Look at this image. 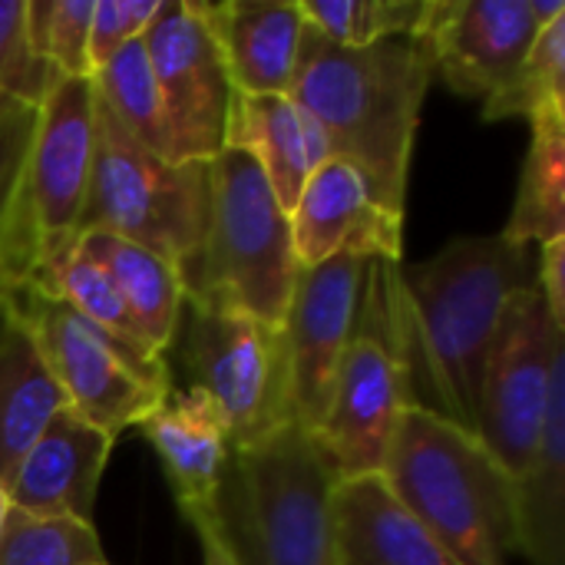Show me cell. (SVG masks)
Returning <instances> with one entry per match:
<instances>
[{
  "instance_id": "cell-1",
  "label": "cell",
  "mask_w": 565,
  "mask_h": 565,
  "mask_svg": "<svg viewBox=\"0 0 565 565\" xmlns=\"http://www.w3.org/2000/svg\"><path fill=\"white\" fill-rule=\"evenodd\" d=\"M536 285L533 248L497 235H463L434 258L401 262L404 324L417 404L477 434L490 348L510 301Z\"/></svg>"
},
{
  "instance_id": "cell-2",
  "label": "cell",
  "mask_w": 565,
  "mask_h": 565,
  "mask_svg": "<svg viewBox=\"0 0 565 565\" xmlns=\"http://www.w3.org/2000/svg\"><path fill=\"white\" fill-rule=\"evenodd\" d=\"M430 83L434 70L420 40L344 50L305 23L288 96L324 129L331 159L351 162L374 202L404 218L411 156Z\"/></svg>"
},
{
  "instance_id": "cell-3",
  "label": "cell",
  "mask_w": 565,
  "mask_h": 565,
  "mask_svg": "<svg viewBox=\"0 0 565 565\" xmlns=\"http://www.w3.org/2000/svg\"><path fill=\"white\" fill-rule=\"evenodd\" d=\"M381 480L460 565H507L516 553V480L447 417L407 407Z\"/></svg>"
},
{
  "instance_id": "cell-4",
  "label": "cell",
  "mask_w": 565,
  "mask_h": 565,
  "mask_svg": "<svg viewBox=\"0 0 565 565\" xmlns=\"http://www.w3.org/2000/svg\"><path fill=\"white\" fill-rule=\"evenodd\" d=\"M338 483L301 424L232 450L215 493V523L235 563L338 565Z\"/></svg>"
},
{
  "instance_id": "cell-5",
  "label": "cell",
  "mask_w": 565,
  "mask_h": 565,
  "mask_svg": "<svg viewBox=\"0 0 565 565\" xmlns=\"http://www.w3.org/2000/svg\"><path fill=\"white\" fill-rule=\"evenodd\" d=\"M179 278L189 308L285 324L298 278L291 218L252 156L222 149L209 162L205 235Z\"/></svg>"
},
{
  "instance_id": "cell-6",
  "label": "cell",
  "mask_w": 565,
  "mask_h": 565,
  "mask_svg": "<svg viewBox=\"0 0 565 565\" xmlns=\"http://www.w3.org/2000/svg\"><path fill=\"white\" fill-rule=\"evenodd\" d=\"M414 404L401 262L371 258L358 328L341 358L328 411L311 437L338 480L381 477L397 420Z\"/></svg>"
},
{
  "instance_id": "cell-7",
  "label": "cell",
  "mask_w": 565,
  "mask_h": 565,
  "mask_svg": "<svg viewBox=\"0 0 565 565\" xmlns=\"http://www.w3.org/2000/svg\"><path fill=\"white\" fill-rule=\"evenodd\" d=\"M209 222V162H169L142 149L96 99L89 189L76 232H113L175 268L199 248Z\"/></svg>"
},
{
  "instance_id": "cell-8",
  "label": "cell",
  "mask_w": 565,
  "mask_h": 565,
  "mask_svg": "<svg viewBox=\"0 0 565 565\" xmlns=\"http://www.w3.org/2000/svg\"><path fill=\"white\" fill-rule=\"evenodd\" d=\"M172 348L192 381L189 387L205 391L222 411L232 450L298 424L291 351L281 324L185 305Z\"/></svg>"
},
{
  "instance_id": "cell-9",
  "label": "cell",
  "mask_w": 565,
  "mask_h": 565,
  "mask_svg": "<svg viewBox=\"0 0 565 565\" xmlns=\"http://www.w3.org/2000/svg\"><path fill=\"white\" fill-rule=\"evenodd\" d=\"M10 308L33 334L53 381L66 397V407L113 440L136 427L169 394L172 384H162L142 371L116 341L63 301L23 285Z\"/></svg>"
},
{
  "instance_id": "cell-10",
  "label": "cell",
  "mask_w": 565,
  "mask_h": 565,
  "mask_svg": "<svg viewBox=\"0 0 565 565\" xmlns=\"http://www.w3.org/2000/svg\"><path fill=\"white\" fill-rule=\"evenodd\" d=\"M563 361L565 331L533 285L510 301L500 321L477 407V437L513 480L536 454L553 374Z\"/></svg>"
},
{
  "instance_id": "cell-11",
  "label": "cell",
  "mask_w": 565,
  "mask_h": 565,
  "mask_svg": "<svg viewBox=\"0 0 565 565\" xmlns=\"http://www.w3.org/2000/svg\"><path fill=\"white\" fill-rule=\"evenodd\" d=\"M159 89L169 162H212L225 149L232 79L189 0H162L142 33Z\"/></svg>"
},
{
  "instance_id": "cell-12",
  "label": "cell",
  "mask_w": 565,
  "mask_h": 565,
  "mask_svg": "<svg viewBox=\"0 0 565 565\" xmlns=\"http://www.w3.org/2000/svg\"><path fill=\"white\" fill-rule=\"evenodd\" d=\"M96 142V93L89 76H53L40 106L20 179V202L36 238V258L79 228Z\"/></svg>"
},
{
  "instance_id": "cell-13",
  "label": "cell",
  "mask_w": 565,
  "mask_h": 565,
  "mask_svg": "<svg viewBox=\"0 0 565 565\" xmlns=\"http://www.w3.org/2000/svg\"><path fill=\"white\" fill-rule=\"evenodd\" d=\"M364 255H334L315 268H298L285 315V338L295 374V417L315 430L328 411L341 358L354 338L364 278Z\"/></svg>"
},
{
  "instance_id": "cell-14",
  "label": "cell",
  "mask_w": 565,
  "mask_h": 565,
  "mask_svg": "<svg viewBox=\"0 0 565 565\" xmlns=\"http://www.w3.org/2000/svg\"><path fill=\"white\" fill-rule=\"evenodd\" d=\"M530 0H427L420 40L434 79L467 99L493 96L540 36Z\"/></svg>"
},
{
  "instance_id": "cell-15",
  "label": "cell",
  "mask_w": 565,
  "mask_h": 565,
  "mask_svg": "<svg viewBox=\"0 0 565 565\" xmlns=\"http://www.w3.org/2000/svg\"><path fill=\"white\" fill-rule=\"evenodd\" d=\"M288 218L298 268L334 255L404 262V218L384 212L364 175L344 159H328L308 175Z\"/></svg>"
},
{
  "instance_id": "cell-16",
  "label": "cell",
  "mask_w": 565,
  "mask_h": 565,
  "mask_svg": "<svg viewBox=\"0 0 565 565\" xmlns=\"http://www.w3.org/2000/svg\"><path fill=\"white\" fill-rule=\"evenodd\" d=\"M212 33L232 89L248 96L288 93L305 36L298 0H189Z\"/></svg>"
},
{
  "instance_id": "cell-17",
  "label": "cell",
  "mask_w": 565,
  "mask_h": 565,
  "mask_svg": "<svg viewBox=\"0 0 565 565\" xmlns=\"http://www.w3.org/2000/svg\"><path fill=\"white\" fill-rule=\"evenodd\" d=\"M136 430L162 460L182 516L195 520L215 513V493L232 454L228 424L215 401L199 387H169Z\"/></svg>"
},
{
  "instance_id": "cell-18",
  "label": "cell",
  "mask_w": 565,
  "mask_h": 565,
  "mask_svg": "<svg viewBox=\"0 0 565 565\" xmlns=\"http://www.w3.org/2000/svg\"><path fill=\"white\" fill-rule=\"evenodd\" d=\"M113 444L109 434L96 430L70 407L60 411L13 473V510L93 523L96 490Z\"/></svg>"
},
{
  "instance_id": "cell-19",
  "label": "cell",
  "mask_w": 565,
  "mask_h": 565,
  "mask_svg": "<svg viewBox=\"0 0 565 565\" xmlns=\"http://www.w3.org/2000/svg\"><path fill=\"white\" fill-rule=\"evenodd\" d=\"M334 523L338 565H460L394 500L381 477L341 480Z\"/></svg>"
},
{
  "instance_id": "cell-20",
  "label": "cell",
  "mask_w": 565,
  "mask_h": 565,
  "mask_svg": "<svg viewBox=\"0 0 565 565\" xmlns=\"http://www.w3.org/2000/svg\"><path fill=\"white\" fill-rule=\"evenodd\" d=\"M26 285L40 295L73 308L83 321H89L96 331H103L109 341H116L142 371H149L162 384H172L166 354L149 348L146 334L139 331L136 318L122 305L113 281L99 271V265L89 255H83V248L73 238L56 245L53 252L40 255Z\"/></svg>"
},
{
  "instance_id": "cell-21",
  "label": "cell",
  "mask_w": 565,
  "mask_h": 565,
  "mask_svg": "<svg viewBox=\"0 0 565 565\" xmlns=\"http://www.w3.org/2000/svg\"><path fill=\"white\" fill-rule=\"evenodd\" d=\"M60 411H66V397L33 334L10 308L0 328V483H7V490L20 460Z\"/></svg>"
},
{
  "instance_id": "cell-22",
  "label": "cell",
  "mask_w": 565,
  "mask_h": 565,
  "mask_svg": "<svg viewBox=\"0 0 565 565\" xmlns=\"http://www.w3.org/2000/svg\"><path fill=\"white\" fill-rule=\"evenodd\" d=\"M225 149H238L258 162L278 205L291 215L311 169L308 156V113L288 96L232 93L225 119Z\"/></svg>"
},
{
  "instance_id": "cell-23",
  "label": "cell",
  "mask_w": 565,
  "mask_h": 565,
  "mask_svg": "<svg viewBox=\"0 0 565 565\" xmlns=\"http://www.w3.org/2000/svg\"><path fill=\"white\" fill-rule=\"evenodd\" d=\"M73 242L113 281L122 305L136 318L139 331L146 334L149 348L166 354L175 341V331H179V321L185 311V291H182L179 268L169 258L136 245V242H126L113 232L89 228V232H76Z\"/></svg>"
},
{
  "instance_id": "cell-24",
  "label": "cell",
  "mask_w": 565,
  "mask_h": 565,
  "mask_svg": "<svg viewBox=\"0 0 565 565\" xmlns=\"http://www.w3.org/2000/svg\"><path fill=\"white\" fill-rule=\"evenodd\" d=\"M516 553L530 565H565V361L553 374L536 454L516 477Z\"/></svg>"
},
{
  "instance_id": "cell-25",
  "label": "cell",
  "mask_w": 565,
  "mask_h": 565,
  "mask_svg": "<svg viewBox=\"0 0 565 565\" xmlns=\"http://www.w3.org/2000/svg\"><path fill=\"white\" fill-rule=\"evenodd\" d=\"M530 126L533 139L503 235L533 248L565 238V113H546Z\"/></svg>"
},
{
  "instance_id": "cell-26",
  "label": "cell",
  "mask_w": 565,
  "mask_h": 565,
  "mask_svg": "<svg viewBox=\"0 0 565 565\" xmlns=\"http://www.w3.org/2000/svg\"><path fill=\"white\" fill-rule=\"evenodd\" d=\"M36 106L0 93V281L17 295L33 265L36 238L20 202V179L36 126Z\"/></svg>"
},
{
  "instance_id": "cell-27",
  "label": "cell",
  "mask_w": 565,
  "mask_h": 565,
  "mask_svg": "<svg viewBox=\"0 0 565 565\" xmlns=\"http://www.w3.org/2000/svg\"><path fill=\"white\" fill-rule=\"evenodd\" d=\"M89 79H93L96 99L109 109V116L142 149L166 159L169 156L166 122H162L159 89H156V76H152L142 36L129 40L119 53H113L109 63H103Z\"/></svg>"
},
{
  "instance_id": "cell-28",
  "label": "cell",
  "mask_w": 565,
  "mask_h": 565,
  "mask_svg": "<svg viewBox=\"0 0 565 565\" xmlns=\"http://www.w3.org/2000/svg\"><path fill=\"white\" fill-rule=\"evenodd\" d=\"M565 113V17L543 26L520 70L483 99V122Z\"/></svg>"
},
{
  "instance_id": "cell-29",
  "label": "cell",
  "mask_w": 565,
  "mask_h": 565,
  "mask_svg": "<svg viewBox=\"0 0 565 565\" xmlns=\"http://www.w3.org/2000/svg\"><path fill=\"white\" fill-rule=\"evenodd\" d=\"M305 23L328 43L364 50L420 30L427 0H298Z\"/></svg>"
},
{
  "instance_id": "cell-30",
  "label": "cell",
  "mask_w": 565,
  "mask_h": 565,
  "mask_svg": "<svg viewBox=\"0 0 565 565\" xmlns=\"http://www.w3.org/2000/svg\"><path fill=\"white\" fill-rule=\"evenodd\" d=\"M0 565H106V556L93 523L10 510L0 536Z\"/></svg>"
},
{
  "instance_id": "cell-31",
  "label": "cell",
  "mask_w": 565,
  "mask_h": 565,
  "mask_svg": "<svg viewBox=\"0 0 565 565\" xmlns=\"http://www.w3.org/2000/svg\"><path fill=\"white\" fill-rule=\"evenodd\" d=\"M96 0H26L23 46L53 76H89V20Z\"/></svg>"
},
{
  "instance_id": "cell-32",
  "label": "cell",
  "mask_w": 565,
  "mask_h": 565,
  "mask_svg": "<svg viewBox=\"0 0 565 565\" xmlns=\"http://www.w3.org/2000/svg\"><path fill=\"white\" fill-rule=\"evenodd\" d=\"M23 10L26 0H0V93L40 103L53 79V70L26 53Z\"/></svg>"
},
{
  "instance_id": "cell-33",
  "label": "cell",
  "mask_w": 565,
  "mask_h": 565,
  "mask_svg": "<svg viewBox=\"0 0 565 565\" xmlns=\"http://www.w3.org/2000/svg\"><path fill=\"white\" fill-rule=\"evenodd\" d=\"M162 0H96L89 20V76L129 40L142 36Z\"/></svg>"
},
{
  "instance_id": "cell-34",
  "label": "cell",
  "mask_w": 565,
  "mask_h": 565,
  "mask_svg": "<svg viewBox=\"0 0 565 565\" xmlns=\"http://www.w3.org/2000/svg\"><path fill=\"white\" fill-rule=\"evenodd\" d=\"M536 291L550 318L565 331V238L540 245L536 258Z\"/></svg>"
},
{
  "instance_id": "cell-35",
  "label": "cell",
  "mask_w": 565,
  "mask_h": 565,
  "mask_svg": "<svg viewBox=\"0 0 565 565\" xmlns=\"http://www.w3.org/2000/svg\"><path fill=\"white\" fill-rule=\"evenodd\" d=\"M189 526L195 530V540H199V546H202V563L205 565H238L235 563V556H232V550L225 546L222 533H218L215 513H209V516H195V520H189Z\"/></svg>"
},
{
  "instance_id": "cell-36",
  "label": "cell",
  "mask_w": 565,
  "mask_h": 565,
  "mask_svg": "<svg viewBox=\"0 0 565 565\" xmlns=\"http://www.w3.org/2000/svg\"><path fill=\"white\" fill-rule=\"evenodd\" d=\"M530 7H533V17L540 26H550L565 17V0H530Z\"/></svg>"
},
{
  "instance_id": "cell-37",
  "label": "cell",
  "mask_w": 565,
  "mask_h": 565,
  "mask_svg": "<svg viewBox=\"0 0 565 565\" xmlns=\"http://www.w3.org/2000/svg\"><path fill=\"white\" fill-rule=\"evenodd\" d=\"M10 510H13V503H10V490H7V483H0V536H3V526H7Z\"/></svg>"
},
{
  "instance_id": "cell-38",
  "label": "cell",
  "mask_w": 565,
  "mask_h": 565,
  "mask_svg": "<svg viewBox=\"0 0 565 565\" xmlns=\"http://www.w3.org/2000/svg\"><path fill=\"white\" fill-rule=\"evenodd\" d=\"M10 301H13V291L0 281V328H3L7 318H10Z\"/></svg>"
}]
</instances>
